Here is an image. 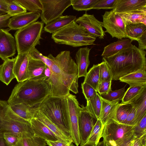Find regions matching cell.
Listing matches in <instances>:
<instances>
[{
    "label": "cell",
    "instance_id": "f6af8a7d",
    "mask_svg": "<svg viewBox=\"0 0 146 146\" xmlns=\"http://www.w3.org/2000/svg\"><path fill=\"white\" fill-rule=\"evenodd\" d=\"M117 0H98L92 9H111L114 8Z\"/></svg>",
    "mask_w": 146,
    "mask_h": 146
},
{
    "label": "cell",
    "instance_id": "e575fe53",
    "mask_svg": "<svg viewBox=\"0 0 146 146\" xmlns=\"http://www.w3.org/2000/svg\"><path fill=\"white\" fill-rule=\"evenodd\" d=\"M100 64H94L85 77L83 82L93 87L97 91L99 82Z\"/></svg>",
    "mask_w": 146,
    "mask_h": 146
},
{
    "label": "cell",
    "instance_id": "ffe728a7",
    "mask_svg": "<svg viewBox=\"0 0 146 146\" xmlns=\"http://www.w3.org/2000/svg\"><path fill=\"white\" fill-rule=\"evenodd\" d=\"M146 7V0H117L113 10L116 13L128 12Z\"/></svg>",
    "mask_w": 146,
    "mask_h": 146
},
{
    "label": "cell",
    "instance_id": "60d3db41",
    "mask_svg": "<svg viewBox=\"0 0 146 146\" xmlns=\"http://www.w3.org/2000/svg\"><path fill=\"white\" fill-rule=\"evenodd\" d=\"M126 86L115 91L111 90L106 94L100 96L104 99L110 102H119L121 100L125 92Z\"/></svg>",
    "mask_w": 146,
    "mask_h": 146
},
{
    "label": "cell",
    "instance_id": "f1b7e54d",
    "mask_svg": "<svg viewBox=\"0 0 146 146\" xmlns=\"http://www.w3.org/2000/svg\"><path fill=\"white\" fill-rule=\"evenodd\" d=\"M119 80L128 84L130 86H146V70L130 73L120 78Z\"/></svg>",
    "mask_w": 146,
    "mask_h": 146
},
{
    "label": "cell",
    "instance_id": "7402d4cb",
    "mask_svg": "<svg viewBox=\"0 0 146 146\" xmlns=\"http://www.w3.org/2000/svg\"><path fill=\"white\" fill-rule=\"evenodd\" d=\"M128 103H131L135 110V125L146 114V87L140 94Z\"/></svg>",
    "mask_w": 146,
    "mask_h": 146
},
{
    "label": "cell",
    "instance_id": "d6a6232c",
    "mask_svg": "<svg viewBox=\"0 0 146 146\" xmlns=\"http://www.w3.org/2000/svg\"><path fill=\"white\" fill-rule=\"evenodd\" d=\"M102 106L100 95L97 93L92 98L87 100L85 108L96 119H99Z\"/></svg>",
    "mask_w": 146,
    "mask_h": 146
},
{
    "label": "cell",
    "instance_id": "f35d334b",
    "mask_svg": "<svg viewBox=\"0 0 146 146\" xmlns=\"http://www.w3.org/2000/svg\"><path fill=\"white\" fill-rule=\"evenodd\" d=\"M7 3V13L11 17L27 12L24 8L17 0H6Z\"/></svg>",
    "mask_w": 146,
    "mask_h": 146
},
{
    "label": "cell",
    "instance_id": "f5cc1de1",
    "mask_svg": "<svg viewBox=\"0 0 146 146\" xmlns=\"http://www.w3.org/2000/svg\"><path fill=\"white\" fill-rule=\"evenodd\" d=\"M137 41L138 43V48L142 50L146 49V31L144 32Z\"/></svg>",
    "mask_w": 146,
    "mask_h": 146
},
{
    "label": "cell",
    "instance_id": "91938a15",
    "mask_svg": "<svg viewBox=\"0 0 146 146\" xmlns=\"http://www.w3.org/2000/svg\"><path fill=\"white\" fill-rule=\"evenodd\" d=\"M6 13H6L5 12H4V11H0V15L4 14H5Z\"/></svg>",
    "mask_w": 146,
    "mask_h": 146
},
{
    "label": "cell",
    "instance_id": "b9f144b4",
    "mask_svg": "<svg viewBox=\"0 0 146 146\" xmlns=\"http://www.w3.org/2000/svg\"><path fill=\"white\" fill-rule=\"evenodd\" d=\"M99 83L103 82L112 80L111 72L106 62L103 61L100 63Z\"/></svg>",
    "mask_w": 146,
    "mask_h": 146
},
{
    "label": "cell",
    "instance_id": "9a60e30c",
    "mask_svg": "<svg viewBox=\"0 0 146 146\" xmlns=\"http://www.w3.org/2000/svg\"><path fill=\"white\" fill-rule=\"evenodd\" d=\"M40 13L36 12H26L11 17L8 27L11 30L21 29L36 21Z\"/></svg>",
    "mask_w": 146,
    "mask_h": 146
},
{
    "label": "cell",
    "instance_id": "7bdbcfd3",
    "mask_svg": "<svg viewBox=\"0 0 146 146\" xmlns=\"http://www.w3.org/2000/svg\"><path fill=\"white\" fill-rule=\"evenodd\" d=\"M28 54L31 58L42 61L49 68L52 64V61L50 58L43 55L35 47L32 49Z\"/></svg>",
    "mask_w": 146,
    "mask_h": 146
},
{
    "label": "cell",
    "instance_id": "8d00e7d4",
    "mask_svg": "<svg viewBox=\"0 0 146 146\" xmlns=\"http://www.w3.org/2000/svg\"><path fill=\"white\" fill-rule=\"evenodd\" d=\"M98 0H71V5L76 11H87L92 9Z\"/></svg>",
    "mask_w": 146,
    "mask_h": 146
},
{
    "label": "cell",
    "instance_id": "7c38bea8",
    "mask_svg": "<svg viewBox=\"0 0 146 146\" xmlns=\"http://www.w3.org/2000/svg\"><path fill=\"white\" fill-rule=\"evenodd\" d=\"M75 22L84 28L87 33L95 37L103 39L106 35L103 29L102 22L96 19L94 15L86 13L76 19Z\"/></svg>",
    "mask_w": 146,
    "mask_h": 146
},
{
    "label": "cell",
    "instance_id": "7dc6e473",
    "mask_svg": "<svg viewBox=\"0 0 146 146\" xmlns=\"http://www.w3.org/2000/svg\"><path fill=\"white\" fill-rule=\"evenodd\" d=\"M19 134L11 132L4 133L3 137L9 146H15L17 143Z\"/></svg>",
    "mask_w": 146,
    "mask_h": 146
},
{
    "label": "cell",
    "instance_id": "c3c4849f",
    "mask_svg": "<svg viewBox=\"0 0 146 146\" xmlns=\"http://www.w3.org/2000/svg\"><path fill=\"white\" fill-rule=\"evenodd\" d=\"M112 80L103 82L99 84L97 92L101 96L108 94L111 90Z\"/></svg>",
    "mask_w": 146,
    "mask_h": 146
},
{
    "label": "cell",
    "instance_id": "6125c7cd",
    "mask_svg": "<svg viewBox=\"0 0 146 146\" xmlns=\"http://www.w3.org/2000/svg\"><path fill=\"white\" fill-rule=\"evenodd\" d=\"M105 145H106V146H111L110 145H109L107 143H105Z\"/></svg>",
    "mask_w": 146,
    "mask_h": 146
},
{
    "label": "cell",
    "instance_id": "5bb4252c",
    "mask_svg": "<svg viewBox=\"0 0 146 146\" xmlns=\"http://www.w3.org/2000/svg\"><path fill=\"white\" fill-rule=\"evenodd\" d=\"M15 38L6 29H0V58L3 60L12 57L16 53Z\"/></svg>",
    "mask_w": 146,
    "mask_h": 146
},
{
    "label": "cell",
    "instance_id": "db71d44e",
    "mask_svg": "<svg viewBox=\"0 0 146 146\" xmlns=\"http://www.w3.org/2000/svg\"><path fill=\"white\" fill-rule=\"evenodd\" d=\"M146 134L139 137L135 138L132 144V146H146Z\"/></svg>",
    "mask_w": 146,
    "mask_h": 146
},
{
    "label": "cell",
    "instance_id": "816d5d0a",
    "mask_svg": "<svg viewBox=\"0 0 146 146\" xmlns=\"http://www.w3.org/2000/svg\"><path fill=\"white\" fill-rule=\"evenodd\" d=\"M11 17L7 13L0 15V29L8 27V23Z\"/></svg>",
    "mask_w": 146,
    "mask_h": 146
},
{
    "label": "cell",
    "instance_id": "277c9868",
    "mask_svg": "<svg viewBox=\"0 0 146 146\" xmlns=\"http://www.w3.org/2000/svg\"><path fill=\"white\" fill-rule=\"evenodd\" d=\"M52 61L50 68L68 88L75 94L78 93V72L77 65L69 50L61 51L56 57L50 54L47 56Z\"/></svg>",
    "mask_w": 146,
    "mask_h": 146
},
{
    "label": "cell",
    "instance_id": "52a82bcc",
    "mask_svg": "<svg viewBox=\"0 0 146 146\" xmlns=\"http://www.w3.org/2000/svg\"><path fill=\"white\" fill-rule=\"evenodd\" d=\"M43 25L42 21H36L16 32L15 38L18 54L28 53L40 44Z\"/></svg>",
    "mask_w": 146,
    "mask_h": 146
},
{
    "label": "cell",
    "instance_id": "d6986e66",
    "mask_svg": "<svg viewBox=\"0 0 146 146\" xmlns=\"http://www.w3.org/2000/svg\"><path fill=\"white\" fill-rule=\"evenodd\" d=\"M91 48L86 47L79 48L76 53L75 59L78 72V78L85 77L90 64L89 59Z\"/></svg>",
    "mask_w": 146,
    "mask_h": 146
},
{
    "label": "cell",
    "instance_id": "1f68e13d",
    "mask_svg": "<svg viewBox=\"0 0 146 146\" xmlns=\"http://www.w3.org/2000/svg\"><path fill=\"white\" fill-rule=\"evenodd\" d=\"M145 31L146 25L142 23L128 24L125 27L126 37L132 41H137Z\"/></svg>",
    "mask_w": 146,
    "mask_h": 146
},
{
    "label": "cell",
    "instance_id": "2e32d148",
    "mask_svg": "<svg viewBox=\"0 0 146 146\" xmlns=\"http://www.w3.org/2000/svg\"><path fill=\"white\" fill-rule=\"evenodd\" d=\"M28 53L18 54L16 57L13 71L15 78L19 83L29 79L28 72L29 60Z\"/></svg>",
    "mask_w": 146,
    "mask_h": 146
},
{
    "label": "cell",
    "instance_id": "4dcf8cb0",
    "mask_svg": "<svg viewBox=\"0 0 146 146\" xmlns=\"http://www.w3.org/2000/svg\"><path fill=\"white\" fill-rule=\"evenodd\" d=\"M10 106L12 110L17 115L30 122L34 118V115L37 110L36 106H31L24 103Z\"/></svg>",
    "mask_w": 146,
    "mask_h": 146
},
{
    "label": "cell",
    "instance_id": "ac0fdd59",
    "mask_svg": "<svg viewBox=\"0 0 146 146\" xmlns=\"http://www.w3.org/2000/svg\"><path fill=\"white\" fill-rule=\"evenodd\" d=\"M100 96L102 106L99 119L104 125L111 120L117 121L116 111L119 102L109 101Z\"/></svg>",
    "mask_w": 146,
    "mask_h": 146
},
{
    "label": "cell",
    "instance_id": "4316f807",
    "mask_svg": "<svg viewBox=\"0 0 146 146\" xmlns=\"http://www.w3.org/2000/svg\"><path fill=\"white\" fill-rule=\"evenodd\" d=\"M16 59V57L12 59L8 58L1 65L0 80L7 85L15 78L13 70Z\"/></svg>",
    "mask_w": 146,
    "mask_h": 146
},
{
    "label": "cell",
    "instance_id": "7a4b0ae2",
    "mask_svg": "<svg viewBox=\"0 0 146 146\" xmlns=\"http://www.w3.org/2000/svg\"><path fill=\"white\" fill-rule=\"evenodd\" d=\"M50 90L47 79L36 81L28 79L15 85L7 102L10 106L24 103L36 106L50 95Z\"/></svg>",
    "mask_w": 146,
    "mask_h": 146
},
{
    "label": "cell",
    "instance_id": "9f6ffc18",
    "mask_svg": "<svg viewBox=\"0 0 146 146\" xmlns=\"http://www.w3.org/2000/svg\"><path fill=\"white\" fill-rule=\"evenodd\" d=\"M0 146H9L3 137H0Z\"/></svg>",
    "mask_w": 146,
    "mask_h": 146
},
{
    "label": "cell",
    "instance_id": "6da1fadb",
    "mask_svg": "<svg viewBox=\"0 0 146 146\" xmlns=\"http://www.w3.org/2000/svg\"><path fill=\"white\" fill-rule=\"evenodd\" d=\"M146 52L134 45L119 51L110 57H103L107 64L112 80L119 78L130 73L146 70Z\"/></svg>",
    "mask_w": 146,
    "mask_h": 146
},
{
    "label": "cell",
    "instance_id": "d4e9b609",
    "mask_svg": "<svg viewBox=\"0 0 146 146\" xmlns=\"http://www.w3.org/2000/svg\"><path fill=\"white\" fill-rule=\"evenodd\" d=\"M132 41L127 38L118 39L116 41L111 43L105 46L102 54L103 57H108L117 53L119 51L129 47L133 45Z\"/></svg>",
    "mask_w": 146,
    "mask_h": 146
},
{
    "label": "cell",
    "instance_id": "74e56055",
    "mask_svg": "<svg viewBox=\"0 0 146 146\" xmlns=\"http://www.w3.org/2000/svg\"><path fill=\"white\" fill-rule=\"evenodd\" d=\"M26 10L29 12L41 13L42 5L40 0H17Z\"/></svg>",
    "mask_w": 146,
    "mask_h": 146
},
{
    "label": "cell",
    "instance_id": "8992f818",
    "mask_svg": "<svg viewBox=\"0 0 146 146\" xmlns=\"http://www.w3.org/2000/svg\"><path fill=\"white\" fill-rule=\"evenodd\" d=\"M23 132L34 133L31 122L15 113L7 101L0 100V137L5 133L19 134Z\"/></svg>",
    "mask_w": 146,
    "mask_h": 146
},
{
    "label": "cell",
    "instance_id": "94428289",
    "mask_svg": "<svg viewBox=\"0 0 146 146\" xmlns=\"http://www.w3.org/2000/svg\"><path fill=\"white\" fill-rule=\"evenodd\" d=\"M82 146H92L91 145H89V144H85Z\"/></svg>",
    "mask_w": 146,
    "mask_h": 146
},
{
    "label": "cell",
    "instance_id": "d590c367",
    "mask_svg": "<svg viewBox=\"0 0 146 146\" xmlns=\"http://www.w3.org/2000/svg\"><path fill=\"white\" fill-rule=\"evenodd\" d=\"M133 108V106L131 103H119L116 111L117 121L123 123Z\"/></svg>",
    "mask_w": 146,
    "mask_h": 146
},
{
    "label": "cell",
    "instance_id": "3957f363",
    "mask_svg": "<svg viewBox=\"0 0 146 146\" xmlns=\"http://www.w3.org/2000/svg\"><path fill=\"white\" fill-rule=\"evenodd\" d=\"M36 106L38 111L72 141L68 128V111L66 97L52 96L50 95Z\"/></svg>",
    "mask_w": 146,
    "mask_h": 146
},
{
    "label": "cell",
    "instance_id": "5b68a950",
    "mask_svg": "<svg viewBox=\"0 0 146 146\" xmlns=\"http://www.w3.org/2000/svg\"><path fill=\"white\" fill-rule=\"evenodd\" d=\"M51 38L56 43L74 47L95 44L96 40L75 21L52 34Z\"/></svg>",
    "mask_w": 146,
    "mask_h": 146
},
{
    "label": "cell",
    "instance_id": "cb8c5ba5",
    "mask_svg": "<svg viewBox=\"0 0 146 146\" xmlns=\"http://www.w3.org/2000/svg\"><path fill=\"white\" fill-rule=\"evenodd\" d=\"M118 14L122 17L125 26L138 23L146 25V7Z\"/></svg>",
    "mask_w": 146,
    "mask_h": 146
},
{
    "label": "cell",
    "instance_id": "681fc988",
    "mask_svg": "<svg viewBox=\"0 0 146 146\" xmlns=\"http://www.w3.org/2000/svg\"><path fill=\"white\" fill-rule=\"evenodd\" d=\"M136 112L135 108H133L128 114L126 119L123 124L131 126H134L135 118Z\"/></svg>",
    "mask_w": 146,
    "mask_h": 146
},
{
    "label": "cell",
    "instance_id": "e0dca14e",
    "mask_svg": "<svg viewBox=\"0 0 146 146\" xmlns=\"http://www.w3.org/2000/svg\"><path fill=\"white\" fill-rule=\"evenodd\" d=\"M29 57L28 72L29 79L36 81L47 79L48 78L45 74L47 66L46 65L41 61L33 59L29 56Z\"/></svg>",
    "mask_w": 146,
    "mask_h": 146
},
{
    "label": "cell",
    "instance_id": "f546056e",
    "mask_svg": "<svg viewBox=\"0 0 146 146\" xmlns=\"http://www.w3.org/2000/svg\"><path fill=\"white\" fill-rule=\"evenodd\" d=\"M34 118L38 120L45 125L54 134L58 140L67 142H73L72 140L67 137L54 124L37 110L34 115Z\"/></svg>",
    "mask_w": 146,
    "mask_h": 146
},
{
    "label": "cell",
    "instance_id": "44dd1931",
    "mask_svg": "<svg viewBox=\"0 0 146 146\" xmlns=\"http://www.w3.org/2000/svg\"><path fill=\"white\" fill-rule=\"evenodd\" d=\"M47 80L51 86L50 96L66 97L70 94L68 88L51 71Z\"/></svg>",
    "mask_w": 146,
    "mask_h": 146
},
{
    "label": "cell",
    "instance_id": "4fadbf2b",
    "mask_svg": "<svg viewBox=\"0 0 146 146\" xmlns=\"http://www.w3.org/2000/svg\"><path fill=\"white\" fill-rule=\"evenodd\" d=\"M96 120L86 109L82 106L78 120V130L80 146L85 144L96 122Z\"/></svg>",
    "mask_w": 146,
    "mask_h": 146
},
{
    "label": "cell",
    "instance_id": "f907efd6",
    "mask_svg": "<svg viewBox=\"0 0 146 146\" xmlns=\"http://www.w3.org/2000/svg\"><path fill=\"white\" fill-rule=\"evenodd\" d=\"M46 142L48 146H75L73 142H67L59 140L54 141H46Z\"/></svg>",
    "mask_w": 146,
    "mask_h": 146
},
{
    "label": "cell",
    "instance_id": "ba28073f",
    "mask_svg": "<svg viewBox=\"0 0 146 146\" xmlns=\"http://www.w3.org/2000/svg\"><path fill=\"white\" fill-rule=\"evenodd\" d=\"M134 127L111 120L104 125L102 137L105 143L111 146H121L135 137Z\"/></svg>",
    "mask_w": 146,
    "mask_h": 146
},
{
    "label": "cell",
    "instance_id": "83f0119b",
    "mask_svg": "<svg viewBox=\"0 0 146 146\" xmlns=\"http://www.w3.org/2000/svg\"><path fill=\"white\" fill-rule=\"evenodd\" d=\"M76 19V17L74 15L62 16L46 25L44 30L52 34L75 21Z\"/></svg>",
    "mask_w": 146,
    "mask_h": 146
},
{
    "label": "cell",
    "instance_id": "836d02e7",
    "mask_svg": "<svg viewBox=\"0 0 146 146\" xmlns=\"http://www.w3.org/2000/svg\"><path fill=\"white\" fill-rule=\"evenodd\" d=\"M104 126L100 119H97L85 144L97 146L102 137Z\"/></svg>",
    "mask_w": 146,
    "mask_h": 146
},
{
    "label": "cell",
    "instance_id": "603a6c76",
    "mask_svg": "<svg viewBox=\"0 0 146 146\" xmlns=\"http://www.w3.org/2000/svg\"><path fill=\"white\" fill-rule=\"evenodd\" d=\"M31 123L35 135L46 141H54L58 140L54 134L38 120L33 118L31 121Z\"/></svg>",
    "mask_w": 146,
    "mask_h": 146
},
{
    "label": "cell",
    "instance_id": "484cf974",
    "mask_svg": "<svg viewBox=\"0 0 146 146\" xmlns=\"http://www.w3.org/2000/svg\"><path fill=\"white\" fill-rule=\"evenodd\" d=\"M46 141L34 133L23 132L20 133L15 146H46Z\"/></svg>",
    "mask_w": 146,
    "mask_h": 146
},
{
    "label": "cell",
    "instance_id": "6f0895ef",
    "mask_svg": "<svg viewBox=\"0 0 146 146\" xmlns=\"http://www.w3.org/2000/svg\"><path fill=\"white\" fill-rule=\"evenodd\" d=\"M135 138V137L132 139L128 142L121 146H132L133 143Z\"/></svg>",
    "mask_w": 146,
    "mask_h": 146
},
{
    "label": "cell",
    "instance_id": "9c48e42d",
    "mask_svg": "<svg viewBox=\"0 0 146 146\" xmlns=\"http://www.w3.org/2000/svg\"><path fill=\"white\" fill-rule=\"evenodd\" d=\"M42 5L40 17L46 25L62 16L71 5V0H40Z\"/></svg>",
    "mask_w": 146,
    "mask_h": 146
},
{
    "label": "cell",
    "instance_id": "30bf717a",
    "mask_svg": "<svg viewBox=\"0 0 146 146\" xmlns=\"http://www.w3.org/2000/svg\"><path fill=\"white\" fill-rule=\"evenodd\" d=\"M103 27L105 33H109L112 38L118 39L126 38L125 25L121 16L113 10L106 11L102 15Z\"/></svg>",
    "mask_w": 146,
    "mask_h": 146
},
{
    "label": "cell",
    "instance_id": "be15d7a7",
    "mask_svg": "<svg viewBox=\"0 0 146 146\" xmlns=\"http://www.w3.org/2000/svg\"><path fill=\"white\" fill-rule=\"evenodd\" d=\"M0 68H1V65H0Z\"/></svg>",
    "mask_w": 146,
    "mask_h": 146
},
{
    "label": "cell",
    "instance_id": "ab89813d",
    "mask_svg": "<svg viewBox=\"0 0 146 146\" xmlns=\"http://www.w3.org/2000/svg\"><path fill=\"white\" fill-rule=\"evenodd\" d=\"M146 87L140 86H130L125 92L121 103H128L140 94Z\"/></svg>",
    "mask_w": 146,
    "mask_h": 146
},
{
    "label": "cell",
    "instance_id": "8fae6325",
    "mask_svg": "<svg viewBox=\"0 0 146 146\" xmlns=\"http://www.w3.org/2000/svg\"><path fill=\"white\" fill-rule=\"evenodd\" d=\"M68 111V128L73 142L76 146L80 144L78 130V120L81 107L76 97L70 94L66 96Z\"/></svg>",
    "mask_w": 146,
    "mask_h": 146
},
{
    "label": "cell",
    "instance_id": "11a10c76",
    "mask_svg": "<svg viewBox=\"0 0 146 146\" xmlns=\"http://www.w3.org/2000/svg\"><path fill=\"white\" fill-rule=\"evenodd\" d=\"M7 3L6 0H0V11L7 13Z\"/></svg>",
    "mask_w": 146,
    "mask_h": 146
},
{
    "label": "cell",
    "instance_id": "ee69618b",
    "mask_svg": "<svg viewBox=\"0 0 146 146\" xmlns=\"http://www.w3.org/2000/svg\"><path fill=\"white\" fill-rule=\"evenodd\" d=\"M133 134L136 138L146 134V114L138 123L134 125Z\"/></svg>",
    "mask_w": 146,
    "mask_h": 146
},
{
    "label": "cell",
    "instance_id": "bcb514c9",
    "mask_svg": "<svg viewBox=\"0 0 146 146\" xmlns=\"http://www.w3.org/2000/svg\"><path fill=\"white\" fill-rule=\"evenodd\" d=\"M82 93L87 100L92 98L98 92L91 86L83 82L81 84Z\"/></svg>",
    "mask_w": 146,
    "mask_h": 146
},
{
    "label": "cell",
    "instance_id": "680465c9",
    "mask_svg": "<svg viewBox=\"0 0 146 146\" xmlns=\"http://www.w3.org/2000/svg\"><path fill=\"white\" fill-rule=\"evenodd\" d=\"M97 146H106L105 143L103 141L100 142Z\"/></svg>",
    "mask_w": 146,
    "mask_h": 146
}]
</instances>
